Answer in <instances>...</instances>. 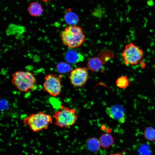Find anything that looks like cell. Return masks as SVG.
I'll list each match as a JSON object with an SVG mask.
<instances>
[{"instance_id": "cell-1", "label": "cell", "mask_w": 155, "mask_h": 155, "mask_svg": "<svg viewBox=\"0 0 155 155\" xmlns=\"http://www.w3.org/2000/svg\"><path fill=\"white\" fill-rule=\"evenodd\" d=\"M61 37L63 43L71 48L80 46L85 40L82 29L75 25L67 26L62 32Z\"/></svg>"}, {"instance_id": "cell-2", "label": "cell", "mask_w": 155, "mask_h": 155, "mask_svg": "<svg viewBox=\"0 0 155 155\" xmlns=\"http://www.w3.org/2000/svg\"><path fill=\"white\" fill-rule=\"evenodd\" d=\"M23 123L34 132H37L47 129L52 123L53 120L51 116L40 111L26 117Z\"/></svg>"}, {"instance_id": "cell-3", "label": "cell", "mask_w": 155, "mask_h": 155, "mask_svg": "<svg viewBox=\"0 0 155 155\" xmlns=\"http://www.w3.org/2000/svg\"><path fill=\"white\" fill-rule=\"evenodd\" d=\"M36 82L35 77L30 72L19 71L12 74L11 83L20 92H28L34 88Z\"/></svg>"}, {"instance_id": "cell-4", "label": "cell", "mask_w": 155, "mask_h": 155, "mask_svg": "<svg viewBox=\"0 0 155 155\" xmlns=\"http://www.w3.org/2000/svg\"><path fill=\"white\" fill-rule=\"evenodd\" d=\"M53 116L55 120V125L60 127L67 128L73 125L77 119L75 110L67 107L55 111Z\"/></svg>"}, {"instance_id": "cell-5", "label": "cell", "mask_w": 155, "mask_h": 155, "mask_svg": "<svg viewBox=\"0 0 155 155\" xmlns=\"http://www.w3.org/2000/svg\"><path fill=\"white\" fill-rule=\"evenodd\" d=\"M123 62L126 65L137 64L143 58V50L132 42L126 44L122 53Z\"/></svg>"}, {"instance_id": "cell-6", "label": "cell", "mask_w": 155, "mask_h": 155, "mask_svg": "<svg viewBox=\"0 0 155 155\" xmlns=\"http://www.w3.org/2000/svg\"><path fill=\"white\" fill-rule=\"evenodd\" d=\"M43 90L52 97H56L61 93L62 86L60 78L53 74L46 75L43 84Z\"/></svg>"}, {"instance_id": "cell-7", "label": "cell", "mask_w": 155, "mask_h": 155, "mask_svg": "<svg viewBox=\"0 0 155 155\" xmlns=\"http://www.w3.org/2000/svg\"><path fill=\"white\" fill-rule=\"evenodd\" d=\"M88 77L87 68L79 67L71 71L69 78L71 84L75 87H82L87 82Z\"/></svg>"}, {"instance_id": "cell-8", "label": "cell", "mask_w": 155, "mask_h": 155, "mask_svg": "<svg viewBox=\"0 0 155 155\" xmlns=\"http://www.w3.org/2000/svg\"><path fill=\"white\" fill-rule=\"evenodd\" d=\"M105 111L111 118L117 121L119 123H123L125 122L126 120L125 111L122 105L115 104L107 107Z\"/></svg>"}, {"instance_id": "cell-9", "label": "cell", "mask_w": 155, "mask_h": 155, "mask_svg": "<svg viewBox=\"0 0 155 155\" xmlns=\"http://www.w3.org/2000/svg\"><path fill=\"white\" fill-rule=\"evenodd\" d=\"M27 10L31 16L35 17L41 16L43 12L42 5L36 2H31L28 7Z\"/></svg>"}, {"instance_id": "cell-10", "label": "cell", "mask_w": 155, "mask_h": 155, "mask_svg": "<svg viewBox=\"0 0 155 155\" xmlns=\"http://www.w3.org/2000/svg\"><path fill=\"white\" fill-rule=\"evenodd\" d=\"M65 58L67 62L71 63L82 61L84 59L83 55L72 50H69L67 52Z\"/></svg>"}, {"instance_id": "cell-11", "label": "cell", "mask_w": 155, "mask_h": 155, "mask_svg": "<svg viewBox=\"0 0 155 155\" xmlns=\"http://www.w3.org/2000/svg\"><path fill=\"white\" fill-rule=\"evenodd\" d=\"M98 140L100 146L105 148H109L113 145L115 142L112 136L107 133H104L101 135Z\"/></svg>"}, {"instance_id": "cell-12", "label": "cell", "mask_w": 155, "mask_h": 155, "mask_svg": "<svg viewBox=\"0 0 155 155\" xmlns=\"http://www.w3.org/2000/svg\"><path fill=\"white\" fill-rule=\"evenodd\" d=\"M102 65L100 60L96 57L90 58L88 61L87 63L88 68L93 71H98Z\"/></svg>"}, {"instance_id": "cell-13", "label": "cell", "mask_w": 155, "mask_h": 155, "mask_svg": "<svg viewBox=\"0 0 155 155\" xmlns=\"http://www.w3.org/2000/svg\"><path fill=\"white\" fill-rule=\"evenodd\" d=\"M86 146L90 151L94 152L98 151L101 146L99 140L95 137L88 139L86 142Z\"/></svg>"}, {"instance_id": "cell-14", "label": "cell", "mask_w": 155, "mask_h": 155, "mask_svg": "<svg viewBox=\"0 0 155 155\" xmlns=\"http://www.w3.org/2000/svg\"><path fill=\"white\" fill-rule=\"evenodd\" d=\"M64 18L66 22L69 25H75L78 21L77 16L71 11H67L65 15Z\"/></svg>"}, {"instance_id": "cell-15", "label": "cell", "mask_w": 155, "mask_h": 155, "mask_svg": "<svg viewBox=\"0 0 155 155\" xmlns=\"http://www.w3.org/2000/svg\"><path fill=\"white\" fill-rule=\"evenodd\" d=\"M144 137L148 141L155 140V129L152 127H148L144 130Z\"/></svg>"}, {"instance_id": "cell-16", "label": "cell", "mask_w": 155, "mask_h": 155, "mask_svg": "<svg viewBox=\"0 0 155 155\" xmlns=\"http://www.w3.org/2000/svg\"><path fill=\"white\" fill-rule=\"evenodd\" d=\"M129 79L125 76H121L118 78L116 81L117 86L122 89H125L129 85Z\"/></svg>"}, {"instance_id": "cell-17", "label": "cell", "mask_w": 155, "mask_h": 155, "mask_svg": "<svg viewBox=\"0 0 155 155\" xmlns=\"http://www.w3.org/2000/svg\"><path fill=\"white\" fill-rule=\"evenodd\" d=\"M57 71L60 73H65L71 70V67L68 64L64 62L59 63L57 65Z\"/></svg>"}, {"instance_id": "cell-18", "label": "cell", "mask_w": 155, "mask_h": 155, "mask_svg": "<svg viewBox=\"0 0 155 155\" xmlns=\"http://www.w3.org/2000/svg\"><path fill=\"white\" fill-rule=\"evenodd\" d=\"M125 151L123 150L121 152H117L115 153H112L109 155H126L125 153Z\"/></svg>"}, {"instance_id": "cell-19", "label": "cell", "mask_w": 155, "mask_h": 155, "mask_svg": "<svg viewBox=\"0 0 155 155\" xmlns=\"http://www.w3.org/2000/svg\"><path fill=\"white\" fill-rule=\"evenodd\" d=\"M140 65L142 68H144L145 67V63L144 61H142V62H141Z\"/></svg>"}, {"instance_id": "cell-20", "label": "cell", "mask_w": 155, "mask_h": 155, "mask_svg": "<svg viewBox=\"0 0 155 155\" xmlns=\"http://www.w3.org/2000/svg\"><path fill=\"white\" fill-rule=\"evenodd\" d=\"M42 1L45 2H48L49 1H50L51 0H41Z\"/></svg>"}]
</instances>
